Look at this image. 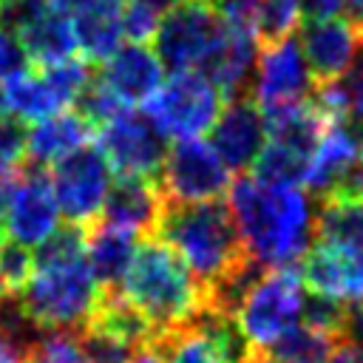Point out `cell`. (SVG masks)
Segmentation results:
<instances>
[{"instance_id":"cell-1","label":"cell","mask_w":363,"mask_h":363,"mask_svg":"<svg viewBox=\"0 0 363 363\" xmlns=\"http://www.w3.org/2000/svg\"><path fill=\"white\" fill-rule=\"evenodd\" d=\"M14 298L40 332H82L94 320L105 289L88 267L82 227L62 224L34 250V272Z\"/></svg>"},{"instance_id":"cell-7","label":"cell","mask_w":363,"mask_h":363,"mask_svg":"<svg viewBox=\"0 0 363 363\" xmlns=\"http://www.w3.org/2000/svg\"><path fill=\"white\" fill-rule=\"evenodd\" d=\"M224 108V94L201 71H179L162 82L147 99V116L164 136L199 139L207 133Z\"/></svg>"},{"instance_id":"cell-36","label":"cell","mask_w":363,"mask_h":363,"mask_svg":"<svg viewBox=\"0 0 363 363\" xmlns=\"http://www.w3.org/2000/svg\"><path fill=\"white\" fill-rule=\"evenodd\" d=\"M26 136L28 128H23L20 119L14 116H0V167L14 170L26 159Z\"/></svg>"},{"instance_id":"cell-8","label":"cell","mask_w":363,"mask_h":363,"mask_svg":"<svg viewBox=\"0 0 363 363\" xmlns=\"http://www.w3.org/2000/svg\"><path fill=\"white\" fill-rule=\"evenodd\" d=\"M60 227H62V210L51 184V173L34 164L14 173L0 227L6 241L20 244L26 250H37Z\"/></svg>"},{"instance_id":"cell-12","label":"cell","mask_w":363,"mask_h":363,"mask_svg":"<svg viewBox=\"0 0 363 363\" xmlns=\"http://www.w3.org/2000/svg\"><path fill=\"white\" fill-rule=\"evenodd\" d=\"M315 74L295 37L272 40L258 45L252 79L247 96L261 108L272 111L289 102H303L315 94Z\"/></svg>"},{"instance_id":"cell-46","label":"cell","mask_w":363,"mask_h":363,"mask_svg":"<svg viewBox=\"0 0 363 363\" xmlns=\"http://www.w3.org/2000/svg\"><path fill=\"white\" fill-rule=\"evenodd\" d=\"M11 292H9V286H6V281H3V269H0V301H6Z\"/></svg>"},{"instance_id":"cell-40","label":"cell","mask_w":363,"mask_h":363,"mask_svg":"<svg viewBox=\"0 0 363 363\" xmlns=\"http://www.w3.org/2000/svg\"><path fill=\"white\" fill-rule=\"evenodd\" d=\"M71 14L77 11H96V9H108V11H119L128 0H60Z\"/></svg>"},{"instance_id":"cell-24","label":"cell","mask_w":363,"mask_h":363,"mask_svg":"<svg viewBox=\"0 0 363 363\" xmlns=\"http://www.w3.org/2000/svg\"><path fill=\"white\" fill-rule=\"evenodd\" d=\"M315 238L332 247H363V199H323L315 216Z\"/></svg>"},{"instance_id":"cell-22","label":"cell","mask_w":363,"mask_h":363,"mask_svg":"<svg viewBox=\"0 0 363 363\" xmlns=\"http://www.w3.org/2000/svg\"><path fill=\"white\" fill-rule=\"evenodd\" d=\"M0 94H3V113L14 116L20 122L34 125L45 116L65 111V105L60 102V96L54 94V88L43 71L23 68L20 74H14L11 79H6L0 85Z\"/></svg>"},{"instance_id":"cell-19","label":"cell","mask_w":363,"mask_h":363,"mask_svg":"<svg viewBox=\"0 0 363 363\" xmlns=\"http://www.w3.org/2000/svg\"><path fill=\"white\" fill-rule=\"evenodd\" d=\"M164 204L167 201L159 190V182L119 176L108 193L102 221L119 230H128L133 235H147V233H156Z\"/></svg>"},{"instance_id":"cell-2","label":"cell","mask_w":363,"mask_h":363,"mask_svg":"<svg viewBox=\"0 0 363 363\" xmlns=\"http://www.w3.org/2000/svg\"><path fill=\"white\" fill-rule=\"evenodd\" d=\"M227 210L250 258L267 269L301 264L315 244L312 193L241 176L227 190Z\"/></svg>"},{"instance_id":"cell-25","label":"cell","mask_w":363,"mask_h":363,"mask_svg":"<svg viewBox=\"0 0 363 363\" xmlns=\"http://www.w3.org/2000/svg\"><path fill=\"white\" fill-rule=\"evenodd\" d=\"M74 31H77V48L85 60L105 62L125 40L119 11L96 9V11H77L74 14Z\"/></svg>"},{"instance_id":"cell-14","label":"cell","mask_w":363,"mask_h":363,"mask_svg":"<svg viewBox=\"0 0 363 363\" xmlns=\"http://www.w3.org/2000/svg\"><path fill=\"white\" fill-rule=\"evenodd\" d=\"M267 139H269L267 116L247 94L227 99L216 125L210 128V145L224 159V164L235 173L255 164Z\"/></svg>"},{"instance_id":"cell-31","label":"cell","mask_w":363,"mask_h":363,"mask_svg":"<svg viewBox=\"0 0 363 363\" xmlns=\"http://www.w3.org/2000/svg\"><path fill=\"white\" fill-rule=\"evenodd\" d=\"M28 363H88L74 332H43L28 349Z\"/></svg>"},{"instance_id":"cell-20","label":"cell","mask_w":363,"mask_h":363,"mask_svg":"<svg viewBox=\"0 0 363 363\" xmlns=\"http://www.w3.org/2000/svg\"><path fill=\"white\" fill-rule=\"evenodd\" d=\"M91 139V122L79 111H60L45 116L28 128L26 136V159L34 167H54Z\"/></svg>"},{"instance_id":"cell-15","label":"cell","mask_w":363,"mask_h":363,"mask_svg":"<svg viewBox=\"0 0 363 363\" xmlns=\"http://www.w3.org/2000/svg\"><path fill=\"white\" fill-rule=\"evenodd\" d=\"M301 48L318 82H332L346 74L363 54V37L357 23L346 17L303 20L301 23Z\"/></svg>"},{"instance_id":"cell-26","label":"cell","mask_w":363,"mask_h":363,"mask_svg":"<svg viewBox=\"0 0 363 363\" xmlns=\"http://www.w3.org/2000/svg\"><path fill=\"white\" fill-rule=\"evenodd\" d=\"M150 346L162 354L164 363H230L218 349V343L196 320H190L176 332L159 335Z\"/></svg>"},{"instance_id":"cell-50","label":"cell","mask_w":363,"mask_h":363,"mask_svg":"<svg viewBox=\"0 0 363 363\" xmlns=\"http://www.w3.org/2000/svg\"><path fill=\"white\" fill-rule=\"evenodd\" d=\"M0 3H3V6H6V3H14V0H0Z\"/></svg>"},{"instance_id":"cell-35","label":"cell","mask_w":363,"mask_h":363,"mask_svg":"<svg viewBox=\"0 0 363 363\" xmlns=\"http://www.w3.org/2000/svg\"><path fill=\"white\" fill-rule=\"evenodd\" d=\"M227 31L247 34L258 40V17H261V0H213Z\"/></svg>"},{"instance_id":"cell-27","label":"cell","mask_w":363,"mask_h":363,"mask_svg":"<svg viewBox=\"0 0 363 363\" xmlns=\"http://www.w3.org/2000/svg\"><path fill=\"white\" fill-rule=\"evenodd\" d=\"M340 340H346V337H337L332 332L315 329L309 323H303V326L298 323L275 346H269L264 352H272L284 363H326L332 357V352L337 349Z\"/></svg>"},{"instance_id":"cell-13","label":"cell","mask_w":363,"mask_h":363,"mask_svg":"<svg viewBox=\"0 0 363 363\" xmlns=\"http://www.w3.org/2000/svg\"><path fill=\"white\" fill-rule=\"evenodd\" d=\"M3 26H9L20 37L28 60H34L37 65H51L79 51L77 31H74V14L60 0L6 3Z\"/></svg>"},{"instance_id":"cell-44","label":"cell","mask_w":363,"mask_h":363,"mask_svg":"<svg viewBox=\"0 0 363 363\" xmlns=\"http://www.w3.org/2000/svg\"><path fill=\"white\" fill-rule=\"evenodd\" d=\"M343 9L352 11L354 17H363V0H343Z\"/></svg>"},{"instance_id":"cell-21","label":"cell","mask_w":363,"mask_h":363,"mask_svg":"<svg viewBox=\"0 0 363 363\" xmlns=\"http://www.w3.org/2000/svg\"><path fill=\"white\" fill-rule=\"evenodd\" d=\"M136 250H139V235L119 230L113 224H105V221L94 224L85 235L88 267L105 292H113L122 286V281L136 258Z\"/></svg>"},{"instance_id":"cell-6","label":"cell","mask_w":363,"mask_h":363,"mask_svg":"<svg viewBox=\"0 0 363 363\" xmlns=\"http://www.w3.org/2000/svg\"><path fill=\"white\" fill-rule=\"evenodd\" d=\"M227 37V26L213 0H190L176 9H167L159 20L153 51L164 68L179 71H204L210 57Z\"/></svg>"},{"instance_id":"cell-30","label":"cell","mask_w":363,"mask_h":363,"mask_svg":"<svg viewBox=\"0 0 363 363\" xmlns=\"http://www.w3.org/2000/svg\"><path fill=\"white\" fill-rule=\"evenodd\" d=\"M303 11L301 0H261V17H258V45L292 37L295 28H301Z\"/></svg>"},{"instance_id":"cell-10","label":"cell","mask_w":363,"mask_h":363,"mask_svg":"<svg viewBox=\"0 0 363 363\" xmlns=\"http://www.w3.org/2000/svg\"><path fill=\"white\" fill-rule=\"evenodd\" d=\"M113 182V167L99 145H85L51 167V184L62 218L77 227H91L102 216Z\"/></svg>"},{"instance_id":"cell-28","label":"cell","mask_w":363,"mask_h":363,"mask_svg":"<svg viewBox=\"0 0 363 363\" xmlns=\"http://www.w3.org/2000/svg\"><path fill=\"white\" fill-rule=\"evenodd\" d=\"M306 164L309 156H303L301 150L281 145L275 139H267L264 150L258 153L255 164H252V176L264 184H275V187H301L306 179Z\"/></svg>"},{"instance_id":"cell-43","label":"cell","mask_w":363,"mask_h":363,"mask_svg":"<svg viewBox=\"0 0 363 363\" xmlns=\"http://www.w3.org/2000/svg\"><path fill=\"white\" fill-rule=\"evenodd\" d=\"M247 363H284V360H278L272 352L258 349V352H252V354H250V360H247Z\"/></svg>"},{"instance_id":"cell-41","label":"cell","mask_w":363,"mask_h":363,"mask_svg":"<svg viewBox=\"0 0 363 363\" xmlns=\"http://www.w3.org/2000/svg\"><path fill=\"white\" fill-rule=\"evenodd\" d=\"M14 170L0 167V227H3V213H6V201H9V187H11Z\"/></svg>"},{"instance_id":"cell-23","label":"cell","mask_w":363,"mask_h":363,"mask_svg":"<svg viewBox=\"0 0 363 363\" xmlns=\"http://www.w3.org/2000/svg\"><path fill=\"white\" fill-rule=\"evenodd\" d=\"M312 102L329 122H343L363 136V54L346 74L332 82H320Z\"/></svg>"},{"instance_id":"cell-5","label":"cell","mask_w":363,"mask_h":363,"mask_svg":"<svg viewBox=\"0 0 363 363\" xmlns=\"http://www.w3.org/2000/svg\"><path fill=\"white\" fill-rule=\"evenodd\" d=\"M303 303L306 286L301 272L292 267L267 269L244 295L235 312V323L252 349H269L303 320Z\"/></svg>"},{"instance_id":"cell-33","label":"cell","mask_w":363,"mask_h":363,"mask_svg":"<svg viewBox=\"0 0 363 363\" xmlns=\"http://www.w3.org/2000/svg\"><path fill=\"white\" fill-rule=\"evenodd\" d=\"M77 105H79L77 111L91 122V128H102L108 119H113L119 111H125V105L113 96V91L99 77L91 79V85L82 91V96H79Z\"/></svg>"},{"instance_id":"cell-39","label":"cell","mask_w":363,"mask_h":363,"mask_svg":"<svg viewBox=\"0 0 363 363\" xmlns=\"http://www.w3.org/2000/svg\"><path fill=\"white\" fill-rule=\"evenodd\" d=\"M326 363H363V343L346 337L337 343V349L332 352V357Z\"/></svg>"},{"instance_id":"cell-42","label":"cell","mask_w":363,"mask_h":363,"mask_svg":"<svg viewBox=\"0 0 363 363\" xmlns=\"http://www.w3.org/2000/svg\"><path fill=\"white\" fill-rule=\"evenodd\" d=\"M130 363H164V360H162V354H159L153 346H142Z\"/></svg>"},{"instance_id":"cell-38","label":"cell","mask_w":363,"mask_h":363,"mask_svg":"<svg viewBox=\"0 0 363 363\" xmlns=\"http://www.w3.org/2000/svg\"><path fill=\"white\" fill-rule=\"evenodd\" d=\"M303 20H326V17H343V0H301Z\"/></svg>"},{"instance_id":"cell-3","label":"cell","mask_w":363,"mask_h":363,"mask_svg":"<svg viewBox=\"0 0 363 363\" xmlns=\"http://www.w3.org/2000/svg\"><path fill=\"white\" fill-rule=\"evenodd\" d=\"M119 292L153 323L156 337L187 326L207 306L204 286L162 238L139 241Z\"/></svg>"},{"instance_id":"cell-48","label":"cell","mask_w":363,"mask_h":363,"mask_svg":"<svg viewBox=\"0 0 363 363\" xmlns=\"http://www.w3.org/2000/svg\"><path fill=\"white\" fill-rule=\"evenodd\" d=\"M0 26H3V3H0Z\"/></svg>"},{"instance_id":"cell-18","label":"cell","mask_w":363,"mask_h":363,"mask_svg":"<svg viewBox=\"0 0 363 363\" xmlns=\"http://www.w3.org/2000/svg\"><path fill=\"white\" fill-rule=\"evenodd\" d=\"M360 159H363V136L343 122H332L309 156L303 187L318 199H329L337 182Z\"/></svg>"},{"instance_id":"cell-4","label":"cell","mask_w":363,"mask_h":363,"mask_svg":"<svg viewBox=\"0 0 363 363\" xmlns=\"http://www.w3.org/2000/svg\"><path fill=\"white\" fill-rule=\"evenodd\" d=\"M156 235L187 264L204 292L250 258L221 201L164 204Z\"/></svg>"},{"instance_id":"cell-45","label":"cell","mask_w":363,"mask_h":363,"mask_svg":"<svg viewBox=\"0 0 363 363\" xmlns=\"http://www.w3.org/2000/svg\"><path fill=\"white\" fill-rule=\"evenodd\" d=\"M153 6H159L162 11H167V9H176V6H182V3H190V0H150Z\"/></svg>"},{"instance_id":"cell-37","label":"cell","mask_w":363,"mask_h":363,"mask_svg":"<svg viewBox=\"0 0 363 363\" xmlns=\"http://www.w3.org/2000/svg\"><path fill=\"white\" fill-rule=\"evenodd\" d=\"M23 68H28V54H26L20 37L9 26H0V82L11 79Z\"/></svg>"},{"instance_id":"cell-47","label":"cell","mask_w":363,"mask_h":363,"mask_svg":"<svg viewBox=\"0 0 363 363\" xmlns=\"http://www.w3.org/2000/svg\"><path fill=\"white\" fill-rule=\"evenodd\" d=\"M357 28H360V37H363V17H357Z\"/></svg>"},{"instance_id":"cell-32","label":"cell","mask_w":363,"mask_h":363,"mask_svg":"<svg viewBox=\"0 0 363 363\" xmlns=\"http://www.w3.org/2000/svg\"><path fill=\"white\" fill-rule=\"evenodd\" d=\"M119 20H122V31L128 43H147L156 37L162 9L153 6L150 0H128L119 9Z\"/></svg>"},{"instance_id":"cell-34","label":"cell","mask_w":363,"mask_h":363,"mask_svg":"<svg viewBox=\"0 0 363 363\" xmlns=\"http://www.w3.org/2000/svg\"><path fill=\"white\" fill-rule=\"evenodd\" d=\"M0 269H3V281H6L9 292L17 295L34 272V252L20 244L6 241V244H0Z\"/></svg>"},{"instance_id":"cell-11","label":"cell","mask_w":363,"mask_h":363,"mask_svg":"<svg viewBox=\"0 0 363 363\" xmlns=\"http://www.w3.org/2000/svg\"><path fill=\"white\" fill-rule=\"evenodd\" d=\"M96 145L111 162L116 176L153 179V182H159V173L170 150L167 136L156 128V122L133 108H125L113 119H108L99 128Z\"/></svg>"},{"instance_id":"cell-9","label":"cell","mask_w":363,"mask_h":363,"mask_svg":"<svg viewBox=\"0 0 363 363\" xmlns=\"http://www.w3.org/2000/svg\"><path fill=\"white\" fill-rule=\"evenodd\" d=\"M230 167L204 139H179L159 173V190L167 204L218 201L230 190Z\"/></svg>"},{"instance_id":"cell-16","label":"cell","mask_w":363,"mask_h":363,"mask_svg":"<svg viewBox=\"0 0 363 363\" xmlns=\"http://www.w3.org/2000/svg\"><path fill=\"white\" fill-rule=\"evenodd\" d=\"M301 281L309 292L337 298L349 306H363V247L312 244L301 261Z\"/></svg>"},{"instance_id":"cell-29","label":"cell","mask_w":363,"mask_h":363,"mask_svg":"<svg viewBox=\"0 0 363 363\" xmlns=\"http://www.w3.org/2000/svg\"><path fill=\"white\" fill-rule=\"evenodd\" d=\"M77 337H79V346H82V354L88 363H130L139 352V346L128 343L125 337H119L96 323H88Z\"/></svg>"},{"instance_id":"cell-17","label":"cell","mask_w":363,"mask_h":363,"mask_svg":"<svg viewBox=\"0 0 363 363\" xmlns=\"http://www.w3.org/2000/svg\"><path fill=\"white\" fill-rule=\"evenodd\" d=\"M99 79L125 105H147V99L164 82V65L147 43H122L102 65Z\"/></svg>"},{"instance_id":"cell-49","label":"cell","mask_w":363,"mask_h":363,"mask_svg":"<svg viewBox=\"0 0 363 363\" xmlns=\"http://www.w3.org/2000/svg\"><path fill=\"white\" fill-rule=\"evenodd\" d=\"M0 116H3V94H0Z\"/></svg>"}]
</instances>
